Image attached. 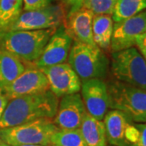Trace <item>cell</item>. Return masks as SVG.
Wrapping results in <instances>:
<instances>
[{
	"mask_svg": "<svg viewBox=\"0 0 146 146\" xmlns=\"http://www.w3.org/2000/svg\"><path fill=\"white\" fill-rule=\"evenodd\" d=\"M58 130L53 119H38L20 125L0 128V139L11 146L51 145L53 135Z\"/></svg>",
	"mask_w": 146,
	"mask_h": 146,
	"instance_id": "5b68a950",
	"label": "cell"
},
{
	"mask_svg": "<svg viewBox=\"0 0 146 146\" xmlns=\"http://www.w3.org/2000/svg\"><path fill=\"white\" fill-rule=\"evenodd\" d=\"M16 146H45V145H16Z\"/></svg>",
	"mask_w": 146,
	"mask_h": 146,
	"instance_id": "f546056e",
	"label": "cell"
},
{
	"mask_svg": "<svg viewBox=\"0 0 146 146\" xmlns=\"http://www.w3.org/2000/svg\"><path fill=\"white\" fill-rule=\"evenodd\" d=\"M72 43L73 40L65 31L63 25H59L33 65L42 69L65 63L68 60Z\"/></svg>",
	"mask_w": 146,
	"mask_h": 146,
	"instance_id": "30bf717a",
	"label": "cell"
},
{
	"mask_svg": "<svg viewBox=\"0 0 146 146\" xmlns=\"http://www.w3.org/2000/svg\"><path fill=\"white\" fill-rule=\"evenodd\" d=\"M67 15L62 6L50 5L42 9L24 11L8 31L39 30L59 26Z\"/></svg>",
	"mask_w": 146,
	"mask_h": 146,
	"instance_id": "52a82bcc",
	"label": "cell"
},
{
	"mask_svg": "<svg viewBox=\"0 0 146 146\" xmlns=\"http://www.w3.org/2000/svg\"><path fill=\"white\" fill-rule=\"evenodd\" d=\"M111 146H114V145H111Z\"/></svg>",
	"mask_w": 146,
	"mask_h": 146,
	"instance_id": "1f68e13d",
	"label": "cell"
},
{
	"mask_svg": "<svg viewBox=\"0 0 146 146\" xmlns=\"http://www.w3.org/2000/svg\"><path fill=\"white\" fill-rule=\"evenodd\" d=\"M58 105V98L50 89L9 100L0 119V128L15 127L38 119H53Z\"/></svg>",
	"mask_w": 146,
	"mask_h": 146,
	"instance_id": "6da1fadb",
	"label": "cell"
},
{
	"mask_svg": "<svg viewBox=\"0 0 146 146\" xmlns=\"http://www.w3.org/2000/svg\"><path fill=\"white\" fill-rule=\"evenodd\" d=\"M53 0H23V10L33 11L42 9L52 4Z\"/></svg>",
	"mask_w": 146,
	"mask_h": 146,
	"instance_id": "603a6c76",
	"label": "cell"
},
{
	"mask_svg": "<svg viewBox=\"0 0 146 146\" xmlns=\"http://www.w3.org/2000/svg\"><path fill=\"white\" fill-rule=\"evenodd\" d=\"M48 146H57V145H48Z\"/></svg>",
	"mask_w": 146,
	"mask_h": 146,
	"instance_id": "4dcf8cb0",
	"label": "cell"
},
{
	"mask_svg": "<svg viewBox=\"0 0 146 146\" xmlns=\"http://www.w3.org/2000/svg\"><path fill=\"white\" fill-rule=\"evenodd\" d=\"M58 27L39 30L2 32L0 50L16 55L25 63H33Z\"/></svg>",
	"mask_w": 146,
	"mask_h": 146,
	"instance_id": "7a4b0ae2",
	"label": "cell"
},
{
	"mask_svg": "<svg viewBox=\"0 0 146 146\" xmlns=\"http://www.w3.org/2000/svg\"><path fill=\"white\" fill-rule=\"evenodd\" d=\"M63 1L70 7V11L68 13H72L80 9L83 7L84 0H63Z\"/></svg>",
	"mask_w": 146,
	"mask_h": 146,
	"instance_id": "d4e9b609",
	"label": "cell"
},
{
	"mask_svg": "<svg viewBox=\"0 0 146 146\" xmlns=\"http://www.w3.org/2000/svg\"><path fill=\"white\" fill-rule=\"evenodd\" d=\"M81 98L87 113L103 120L109 109L107 84L102 79H91L81 82Z\"/></svg>",
	"mask_w": 146,
	"mask_h": 146,
	"instance_id": "7c38bea8",
	"label": "cell"
},
{
	"mask_svg": "<svg viewBox=\"0 0 146 146\" xmlns=\"http://www.w3.org/2000/svg\"><path fill=\"white\" fill-rule=\"evenodd\" d=\"M41 70L46 76L49 89L58 98L80 91L81 80L68 63H60Z\"/></svg>",
	"mask_w": 146,
	"mask_h": 146,
	"instance_id": "9c48e42d",
	"label": "cell"
},
{
	"mask_svg": "<svg viewBox=\"0 0 146 146\" xmlns=\"http://www.w3.org/2000/svg\"><path fill=\"white\" fill-rule=\"evenodd\" d=\"M26 68L25 63L20 58L0 50V89L14 81Z\"/></svg>",
	"mask_w": 146,
	"mask_h": 146,
	"instance_id": "2e32d148",
	"label": "cell"
},
{
	"mask_svg": "<svg viewBox=\"0 0 146 146\" xmlns=\"http://www.w3.org/2000/svg\"><path fill=\"white\" fill-rule=\"evenodd\" d=\"M1 89H3L7 98L11 100L19 97L42 93L50 89L46 75L41 69L33 65L26 68L25 72L14 81Z\"/></svg>",
	"mask_w": 146,
	"mask_h": 146,
	"instance_id": "8fae6325",
	"label": "cell"
},
{
	"mask_svg": "<svg viewBox=\"0 0 146 146\" xmlns=\"http://www.w3.org/2000/svg\"><path fill=\"white\" fill-rule=\"evenodd\" d=\"M87 111L79 93L68 94L58 101L54 123L58 129H78Z\"/></svg>",
	"mask_w": 146,
	"mask_h": 146,
	"instance_id": "4fadbf2b",
	"label": "cell"
},
{
	"mask_svg": "<svg viewBox=\"0 0 146 146\" xmlns=\"http://www.w3.org/2000/svg\"><path fill=\"white\" fill-rule=\"evenodd\" d=\"M139 129V136L136 142L132 146H146V123H136Z\"/></svg>",
	"mask_w": 146,
	"mask_h": 146,
	"instance_id": "cb8c5ba5",
	"label": "cell"
},
{
	"mask_svg": "<svg viewBox=\"0 0 146 146\" xmlns=\"http://www.w3.org/2000/svg\"><path fill=\"white\" fill-rule=\"evenodd\" d=\"M117 0H84L83 7L94 15H112Z\"/></svg>",
	"mask_w": 146,
	"mask_h": 146,
	"instance_id": "7402d4cb",
	"label": "cell"
},
{
	"mask_svg": "<svg viewBox=\"0 0 146 146\" xmlns=\"http://www.w3.org/2000/svg\"><path fill=\"white\" fill-rule=\"evenodd\" d=\"M109 108L125 114L133 123L146 122V90L119 80L107 84Z\"/></svg>",
	"mask_w": 146,
	"mask_h": 146,
	"instance_id": "277c9868",
	"label": "cell"
},
{
	"mask_svg": "<svg viewBox=\"0 0 146 146\" xmlns=\"http://www.w3.org/2000/svg\"><path fill=\"white\" fill-rule=\"evenodd\" d=\"M106 140L111 145L129 146L125 137L126 129L131 123L122 111L112 110L107 111L103 119Z\"/></svg>",
	"mask_w": 146,
	"mask_h": 146,
	"instance_id": "9a60e30c",
	"label": "cell"
},
{
	"mask_svg": "<svg viewBox=\"0 0 146 146\" xmlns=\"http://www.w3.org/2000/svg\"><path fill=\"white\" fill-rule=\"evenodd\" d=\"M94 14L89 9L81 7L67 14L63 27L73 42L96 46L93 38L92 25Z\"/></svg>",
	"mask_w": 146,
	"mask_h": 146,
	"instance_id": "5bb4252c",
	"label": "cell"
},
{
	"mask_svg": "<svg viewBox=\"0 0 146 146\" xmlns=\"http://www.w3.org/2000/svg\"><path fill=\"white\" fill-rule=\"evenodd\" d=\"M80 131L88 146H106L107 140L104 123L86 113Z\"/></svg>",
	"mask_w": 146,
	"mask_h": 146,
	"instance_id": "e0dca14e",
	"label": "cell"
},
{
	"mask_svg": "<svg viewBox=\"0 0 146 146\" xmlns=\"http://www.w3.org/2000/svg\"><path fill=\"white\" fill-rule=\"evenodd\" d=\"M23 11V0H0V33L8 31Z\"/></svg>",
	"mask_w": 146,
	"mask_h": 146,
	"instance_id": "d6986e66",
	"label": "cell"
},
{
	"mask_svg": "<svg viewBox=\"0 0 146 146\" xmlns=\"http://www.w3.org/2000/svg\"><path fill=\"white\" fill-rule=\"evenodd\" d=\"M146 10V0H117L112 19L115 22L130 18Z\"/></svg>",
	"mask_w": 146,
	"mask_h": 146,
	"instance_id": "ffe728a7",
	"label": "cell"
},
{
	"mask_svg": "<svg viewBox=\"0 0 146 146\" xmlns=\"http://www.w3.org/2000/svg\"><path fill=\"white\" fill-rule=\"evenodd\" d=\"M68 61L81 81L91 79L103 80L109 70V59L98 46L74 42Z\"/></svg>",
	"mask_w": 146,
	"mask_h": 146,
	"instance_id": "3957f363",
	"label": "cell"
},
{
	"mask_svg": "<svg viewBox=\"0 0 146 146\" xmlns=\"http://www.w3.org/2000/svg\"><path fill=\"white\" fill-rule=\"evenodd\" d=\"M146 31V10L130 18L115 22L110 50L117 52L136 45V40Z\"/></svg>",
	"mask_w": 146,
	"mask_h": 146,
	"instance_id": "ba28073f",
	"label": "cell"
},
{
	"mask_svg": "<svg viewBox=\"0 0 146 146\" xmlns=\"http://www.w3.org/2000/svg\"><path fill=\"white\" fill-rule=\"evenodd\" d=\"M51 145L57 146H88L78 129H58L53 135Z\"/></svg>",
	"mask_w": 146,
	"mask_h": 146,
	"instance_id": "44dd1931",
	"label": "cell"
},
{
	"mask_svg": "<svg viewBox=\"0 0 146 146\" xmlns=\"http://www.w3.org/2000/svg\"><path fill=\"white\" fill-rule=\"evenodd\" d=\"M110 71L117 80L146 90V60L136 47L112 52Z\"/></svg>",
	"mask_w": 146,
	"mask_h": 146,
	"instance_id": "8992f818",
	"label": "cell"
},
{
	"mask_svg": "<svg viewBox=\"0 0 146 146\" xmlns=\"http://www.w3.org/2000/svg\"><path fill=\"white\" fill-rule=\"evenodd\" d=\"M137 47L139 49V50L141 51V53L142 54V55L145 57L146 60V47L143 46H141V45H137Z\"/></svg>",
	"mask_w": 146,
	"mask_h": 146,
	"instance_id": "83f0119b",
	"label": "cell"
},
{
	"mask_svg": "<svg viewBox=\"0 0 146 146\" xmlns=\"http://www.w3.org/2000/svg\"><path fill=\"white\" fill-rule=\"evenodd\" d=\"M8 102H9V99L6 96V94L3 91V89H0V119L2 117V115H3Z\"/></svg>",
	"mask_w": 146,
	"mask_h": 146,
	"instance_id": "484cf974",
	"label": "cell"
},
{
	"mask_svg": "<svg viewBox=\"0 0 146 146\" xmlns=\"http://www.w3.org/2000/svg\"><path fill=\"white\" fill-rule=\"evenodd\" d=\"M0 146H11L9 145L8 144H7V143H5L3 141H2L1 139H0Z\"/></svg>",
	"mask_w": 146,
	"mask_h": 146,
	"instance_id": "f1b7e54d",
	"label": "cell"
},
{
	"mask_svg": "<svg viewBox=\"0 0 146 146\" xmlns=\"http://www.w3.org/2000/svg\"><path fill=\"white\" fill-rule=\"evenodd\" d=\"M137 45H141V46L146 47V31L139 38H137L136 46H137Z\"/></svg>",
	"mask_w": 146,
	"mask_h": 146,
	"instance_id": "4316f807",
	"label": "cell"
},
{
	"mask_svg": "<svg viewBox=\"0 0 146 146\" xmlns=\"http://www.w3.org/2000/svg\"><path fill=\"white\" fill-rule=\"evenodd\" d=\"M114 21L111 15H94L92 25L93 38L96 46L108 50L113 33Z\"/></svg>",
	"mask_w": 146,
	"mask_h": 146,
	"instance_id": "ac0fdd59",
	"label": "cell"
}]
</instances>
